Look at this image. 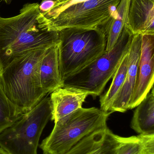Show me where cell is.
<instances>
[{"label": "cell", "mask_w": 154, "mask_h": 154, "mask_svg": "<svg viewBox=\"0 0 154 154\" xmlns=\"http://www.w3.org/2000/svg\"><path fill=\"white\" fill-rule=\"evenodd\" d=\"M154 151V134L123 137L117 154H146Z\"/></svg>", "instance_id": "cell-17"}, {"label": "cell", "mask_w": 154, "mask_h": 154, "mask_svg": "<svg viewBox=\"0 0 154 154\" xmlns=\"http://www.w3.org/2000/svg\"><path fill=\"white\" fill-rule=\"evenodd\" d=\"M53 1H55L56 2H60L61 1H64V0H53Z\"/></svg>", "instance_id": "cell-24"}, {"label": "cell", "mask_w": 154, "mask_h": 154, "mask_svg": "<svg viewBox=\"0 0 154 154\" xmlns=\"http://www.w3.org/2000/svg\"><path fill=\"white\" fill-rule=\"evenodd\" d=\"M146 154H154V151H152V152H149Z\"/></svg>", "instance_id": "cell-23"}, {"label": "cell", "mask_w": 154, "mask_h": 154, "mask_svg": "<svg viewBox=\"0 0 154 154\" xmlns=\"http://www.w3.org/2000/svg\"><path fill=\"white\" fill-rule=\"evenodd\" d=\"M131 127L140 135L154 134V88L138 104L134 112Z\"/></svg>", "instance_id": "cell-14"}, {"label": "cell", "mask_w": 154, "mask_h": 154, "mask_svg": "<svg viewBox=\"0 0 154 154\" xmlns=\"http://www.w3.org/2000/svg\"><path fill=\"white\" fill-rule=\"evenodd\" d=\"M55 4V1L53 0H42L39 4V10L41 13H44L53 8Z\"/></svg>", "instance_id": "cell-20"}, {"label": "cell", "mask_w": 154, "mask_h": 154, "mask_svg": "<svg viewBox=\"0 0 154 154\" xmlns=\"http://www.w3.org/2000/svg\"><path fill=\"white\" fill-rule=\"evenodd\" d=\"M19 115L6 97L0 81V132L20 119Z\"/></svg>", "instance_id": "cell-18"}, {"label": "cell", "mask_w": 154, "mask_h": 154, "mask_svg": "<svg viewBox=\"0 0 154 154\" xmlns=\"http://www.w3.org/2000/svg\"><path fill=\"white\" fill-rule=\"evenodd\" d=\"M88 96L86 92L67 87L55 90L50 97L52 108L51 119L55 123L82 108Z\"/></svg>", "instance_id": "cell-12"}, {"label": "cell", "mask_w": 154, "mask_h": 154, "mask_svg": "<svg viewBox=\"0 0 154 154\" xmlns=\"http://www.w3.org/2000/svg\"><path fill=\"white\" fill-rule=\"evenodd\" d=\"M154 34L142 35L141 55L137 78L128 109L136 107L153 87Z\"/></svg>", "instance_id": "cell-8"}, {"label": "cell", "mask_w": 154, "mask_h": 154, "mask_svg": "<svg viewBox=\"0 0 154 154\" xmlns=\"http://www.w3.org/2000/svg\"><path fill=\"white\" fill-rule=\"evenodd\" d=\"M128 51L122 59L112 77L113 80L108 90L100 98V109L104 111L110 112L112 104L124 84L128 67Z\"/></svg>", "instance_id": "cell-16"}, {"label": "cell", "mask_w": 154, "mask_h": 154, "mask_svg": "<svg viewBox=\"0 0 154 154\" xmlns=\"http://www.w3.org/2000/svg\"><path fill=\"white\" fill-rule=\"evenodd\" d=\"M126 26L134 35H154V0H131Z\"/></svg>", "instance_id": "cell-11"}, {"label": "cell", "mask_w": 154, "mask_h": 154, "mask_svg": "<svg viewBox=\"0 0 154 154\" xmlns=\"http://www.w3.org/2000/svg\"><path fill=\"white\" fill-rule=\"evenodd\" d=\"M131 0H120L115 12L108 22L101 27L106 38L105 51H110L116 44L128 20Z\"/></svg>", "instance_id": "cell-15"}, {"label": "cell", "mask_w": 154, "mask_h": 154, "mask_svg": "<svg viewBox=\"0 0 154 154\" xmlns=\"http://www.w3.org/2000/svg\"><path fill=\"white\" fill-rule=\"evenodd\" d=\"M142 42V35H134L128 51V67L125 79L112 104L110 110L112 113H124L128 109L129 102L136 83Z\"/></svg>", "instance_id": "cell-9"}, {"label": "cell", "mask_w": 154, "mask_h": 154, "mask_svg": "<svg viewBox=\"0 0 154 154\" xmlns=\"http://www.w3.org/2000/svg\"><path fill=\"white\" fill-rule=\"evenodd\" d=\"M112 113L96 107L80 108L55 122L51 134L42 140V154H64L96 130L107 126Z\"/></svg>", "instance_id": "cell-4"}, {"label": "cell", "mask_w": 154, "mask_h": 154, "mask_svg": "<svg viewBox=\"0 0 154 154\" xmlns=\"http://www.w3.org/2000/svg\"><path fill=\"white\" fill-rule=\"evenodd\" d=\"M2 1H3L4 2H5L6 3L10 4V3H11V2L13 1V0H2Z\"/></svg>", "instance_id": "cell-22"}, {"label": "cell", "mask_w": 154, "mask_h": 154, "mask_svg": "<svg viewBox=\"0 0 154 154\" xmlns=\"http://www.w3.org/2000/svg\"><path fill=\"white\" fill-rule=\"evenodd\" d=\"M120 2L88 0L71 5L53 18L45 20L49 29L58 32L69 28H101L112 18Z\"/></svg>", "instance_id": "cell-7"}, {"label": "cell", "mask_w": 154, "mask_h": 154, "mask_svg": "<svg viewBox=\"0 0 154 154\" xmlns=\"http://www.w3.org/2000/svg\"><path fill=\"white\" fill-rule=\"evenodd\" d=\"M58 33L59 63L63 81L91 63L105 51L106 38L101 28H66Z\"/></svg>", "instance_id": "cell-3"}, {"label": "cell", "mask_w": 154, "mask_h": 154, "mask_svg": "<svg viewBox=\"0 0 154 154\" xmlns=\"http://www.w3.org/2000/svg\"><path fill=\"white\" fill-rule=\"evenodd\" d=\"M47 48L32 50L17 57L0 72L5 93L19 115L27 113L49 95L42 88L39 72Z\"/></svg>", "instance_id": "cell-2"}, {"label": "cell", "mask_w": 154, "mask_h": 154, "mask_svg": "<svg viewBox=\"0 0 154 154\" xmlns=\"http://www.w3.org/2000/svg\"><path fill=\"white\" fill-rule=\"evenodd\" d=\"M122 142L123 137L106 126L84 137L64 154H117Z\"/></svg>", "instance_id": "cell-10"}, {"label": "cell", "mask_w": 154, "mask_h": 154, "mask_svg": "<svg viewBox=\"0 0 154 154\" xmlns=\"http://www.w3.org/2000/svg\"><path fill=\"white\" fill-rule=\"evenodd\" d=\"M39 78L44 92L49 94L63 86L59 63L58 44L46 49L39 65Z\"/></svg>", "instance_id": "cell-13"}, {"label": "cell", "mask_w": 154, "mask_h": 154, "mask_svg": "<svg viewBox=\"0 0 154 154\" xmlns=\"http://www.w3.org/2000/svg\"><path fill=\"white\" fill-rule=\"evenodd\" d=\"M0 154H10L8 152H6L3 148L0 147Z\"/></svg>", "instance_id": "cell-21"}, {"label": "cell", "mask_w": 154, "mask_h": 154, "mask_svg": "<svg viewBox=\"0 0 154 154\" xmlns=\"http://www.w3.org/2000/svg\"><path fill=\"white\" fill-rule=\"evenodd\" d=\"M39 6L26 4L18 15L0 17V72L28 51L58 44V32L49 29Z\"/></svg>", "instance_id": "cell-1"}, {"label": "cell", "mask_w": 154, "mask_h": 154, "mask_svg": "<svg viewBox=\"0 0 154 154\" xmlns=\"http://www.w3.org/2000/svg\"><path fill=\"white\" fill-rule=\"evenodd\" d=\"M52 115L50 97L47 95L32 109L0 132V147L10 154H38L41 136Z\"/></svg>", "instance_id": "cell-6"}, {"label": "cell", "mask_w": 154, "mask_h": 154, "mask_svg": "<svg viewBox=\"0 0 154 154\" xmlns=\"http://www.w3.org/2000/svg\"><path fill=\"white\" fill-rule=\"evenodd\" d=\"M133 36L126 25L112 50L105 51L91 63L63 80L62 87L81 91L94 97L100 96L129 51Z\"/></svg>", "instance_id": "cell-5"}, {"label": "cell", "mask_w": 154, "mask_h": 154, "mask_svg": "<svg viewBox=\"0 0 154 154\" xmlns=\"http://www.w3.org/2000/svg\"><path fill=\"white\" fill-rule=\"evenodd\" d=\"M86 1L88 0H64L61 2H55V4L53 8L49 11L42 14L45 20H49L53 18L69 6Z\"/></svg>", "instance_id": "cell-19"}]
</instances>
